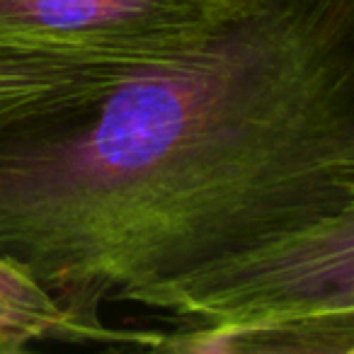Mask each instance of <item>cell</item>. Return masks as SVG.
Returning <instances> with one entry per match:
<instances>
[{
  "label": "cell",
  "mask_w": 354,
  "mask_h": 354,
  "mask_svg": "<svg viewBox=\"0 0 354 354\" xmlns=\"http://www.w3.org/2000/svg\"><path fill=\"white\" fill-rule=\"evenodd\" d=\"M156 349L187 354H354V315L185 323L175 333H160Z\"/></svg>",
  "instance_id": "obj_5"
},
{
  "label": "cell",
  "mask_w": 354,
  "mask_h": 354,
  "mask_svg": "<svg viewBox=\"0 0 354 354\" xmlns=\"http://www.w3.org/2000/svg\"><path fill=\"white\" fill-rule=\"evenodd\" d=\"M156 310L185 323L354 315V209L267 238L187 277Z\"/></svg>",
  "instance_id": "obj_2"
},
{
  "label": "cell",
  "mask_w": 354,
  "mask_h": 354,
  "mask_svg": "<svg viewBox=\"0 0 354 354\" xmlns=\"http://www.w3.org/2000/svg\"><path fill=\"white\" fill-rule=\"evenodd\" d=\"M354 209V0H236L88 102L0 133V252L107 342L267 238Z\"/></svg>",
  "instance_id": "obj_1"
},
{
  "label": "cell",
  "mask_w": 354,
  "mask_h": 354,
  "mask_svg": "<svg viewBox=\"0 0 354 354\" xmlns=\"http://www.w3.org/2000/svg\"><path fill=\"white\" fill-rule=\"evenodd\" d=\"M41 339L107 342L78 323L22 262L0 252V354H17Z\"/></svg>",
  "instance_id": "obj_6"
},
{
  "label": "cell",
  "mask_w": 354,
  "mask_h": 354,
  "mask_svg": "<svg viewBox=\"0 0 354 354\" xmlns=\"http://www.w3.org/2000/svg\"><path fill=\"white\" fill-rule=\"evenodd\" d=\"M236 0H0V49L162 59L202 37Z\"/></svg>",
  "instance_id": "obj_3"
},
{
  "label": "cell",
  "mask_w": 354,
  "mask_h": 354,
  "mask_svg": "<svg viewBox=\"0 0 354 354\" xmlns=\"http://www.w3.org/2000/svg\"><path fill=\"white\" fill-rule=\"evenodd\" d=\"M151 61L158 59L56 56L0 49V133L88 102Z\"/></svg>",
  "instance_id": "obj_4"
}]
</instances>
